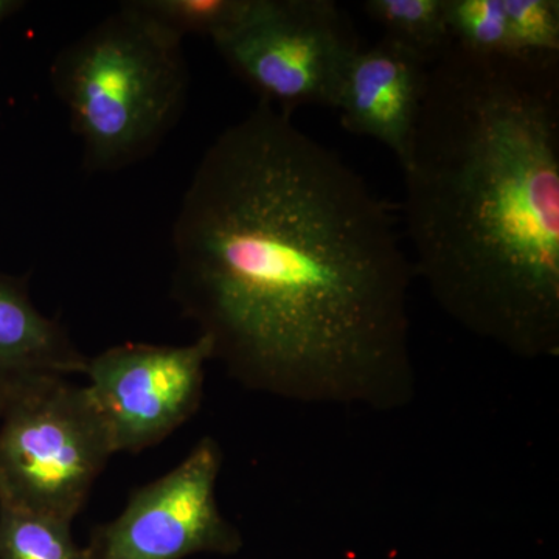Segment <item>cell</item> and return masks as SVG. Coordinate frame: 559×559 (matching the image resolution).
I'll list each match as a JSON object with an SVG mask.
<instances>
[{
	"label": "cell",
	"mask_w": 559,
	"mask_h": 559,
	"mask_svg": "<svg viewBox=\"0 0 559 559\" xmlns=\"http://www.w3.org/2000/svg\"><path fill=\"white\" fill-rule=\"evenodd\" d=\"M290 117L259 103L201 157L173 226L171 297L250 392L404 409L412 261L367 180Z\"/></svg>",
	"instance_id": "cell-1"
},
{
	"label": "cell",
	"mask_w": 559,
	"mask_h": 559,
	"mask_svg": "<svg viewBox=\"0 0 559 559\" xmlns=\"http://www.w3.org/2000/svg\"><path fill=\"white\" fill-rule=\"evenodd\" d=\"M403 168L415 274L462 329L559 355V58L429 62Z\"/></svg>",
	"instance_id": "cell-2"
},
{
	"label": "cell",
	"mask_w": 559,
	"mask_h": 559,
	"mask_svg": "<svg viewBox=\"0 0 559 559\" xmlns=\"http://www.w3.org/2000/svg\"><path fill=\"white\" fill-rule=\"evenodd\" d=\"M182 40L132 0L55 57L51 87L87 171L138 164L176 127L190 81Z\"/></svg>",
	"instance_id": "cell-3"
},
{
	"label": "cell",
	"mask_w": 559,
	"mask_h": 559,
	"mask_svg": "<svg viewBox=\"0 0 559 559\" xmlns=\"http://www.w3.org/2000/svg\"><path fill=\"white\" fill-rule=\"evenodd\" d=\"M112 455L87 385L38 377L0 392V503L72 522Z\"/></svg>",
	"instance_id": "cell-4"
},
{
	"label": "cell",
	"mask_w": 559,
	"mask_h": 559,
	"mask_svg": "<svg viewBox=\"0 0 559 559\" xmlns=\"http://www.w3.org/2000/svg\"><path fill=\"white\" fill-rule=\"evenodd\" d=\"M212 43L259 103L290 116L304 106L336 108L360 50L355 25L333 0H252L245 20Z\"/></svg>",
	"instance_id": "cell-5"
},
{
	"label": "cell",
	"mask_w": 559,
	"mask_h": 559,
	"mask_svg": "<svg viewBox=\"0 0 559 559\" xmlns=\"http://www.w3.org/2000/svg\"><path fill=\"white\" fill-rule=\"evenodd\" d=\"M224 454L204 437L170 473L131 492L123 511L92 532L87 559H183L234 555L240 530L221 513L216 485Z\"/></svg>",
	"instance_id": "cell-6"
},
{
	"label": "cell",
	"mask_w": 559,
	"mask_h": 559,
	"mask_svg": "<svg viewBox=\"0 0 559 559\" xmlns=\"http://www.w3.org/2000/svg\"><path fill=\"white\" fill-rule=\"evenodd\" d=\"M210 360L212 348L202 336L179 347L124 342L87 359V388L108 423L116 454L150 450L193 418L204 400Z\"/></svg>",
	"instance_id": "cell-7"
},
{
	"label": "cell",
	"mask_w": 559,
	"mask_h": 559,
	"mask_svg": "<svg viewBox=\"0 0 559 559\" xmlns=\"http://www.w3.org/2000/svg\"><path fill=\"white\" fill-rule=\"evenodd\" d=\"M429 61L382 35L349 62L336 108L348 132L378 140L400 162L417 124Z\"/></svg>",
	"instance_id": "cell-8"
},
{
	"label": "cell",
	"mask_w": 559,
	"mask_h": 559,
	"mask_svg": "<svg viewBox=\"0 0 559 559\" xmlns=\"http://www.w3.org/2000/svg\"><path fill=\"white\" fill-rule=\"evenodd\" d=\"M68 331L33 305L25 283L0 274V392L38 377L86 371Z\"/></svg>",
	"instance_id": "cell-9"
},
{
	"label": "cell",
	"mask_w": 559,
	"mask_h": 559,
	"mask_svg": "<svg viewBox=\"0 0 559 559\" xmlns=\"http://www.w3.org/2000/svg\"><path fill=\"white\" fill-rule=\"evenodd\" d=\"M362 10L382 27L384 36L429 62L450 46L443 0H366Z\"/></svg>",
	"instance_id": "cell-10"
},
{
	"label": "cell",
	"mask_w": 559,
	"mask_h": 559,
	"mask_svg": "<svg viewBox=\"0 0 559 559\" xmlns=\"http://www.w3.org/2000/svg\"><path fill=\"white\" fill-rule=\"evenodd\" d=\"M72 522L0 503V559H87Z\"/></svg>",
	"instance_id": "cell-11"
},
{
	"label": "cell",
	"mask_w": 559,
	"mask_h": 559,
	"mask_svg": "<svg viewBox=\"0 0 559 559\" xmlns=\"http://www.w3.org/2000/svg\"><path fill=\"white\" fill-rule=\"evenodd\" d=\"M451 43L484 57L513 58L503 0H443Z\"/></svg>",
	"instance_id": "cell-12"
},
{
	"label": "cell",
	"mask_w": 559,
	"mask_h": 559,
	"mask_svg": "<svg viewBox=\"0 0 559 559\" xmlns=\"http://www.w3.org/2000/svg\"><path fill=\"white\" fill-rule=\"evenodd\" d=\"M135 3L179 38L198 35L212 40L237 27L252 7V0H135Z\"/></svg>",
	"instance_id": "cell-13"
},
{
	"label": "cell",
	"mask_w": 559,
	"mask_h": 559,
	"mask_svg": "<svg viewBox=\"0 0 559 559\" xmlns=\"http://www.w3.org/2000/svg\"><path fill=\"white\" fill-rule=\"evenodd\" d=\"M513 58H559L558 0H503Z\"/></svg>",
	"instance_id": "cell-14"
},
{
	"label": "cell",
	"mask_w": 559,
	"mask_h": 559,
	"mask_svg": "<svg viewBox=\"0 0 559 559\" xmlns=\"http://www.w3.org/2000/svg\"><path fill=\"white\" fill-rule=\"evenodd\" d=\"M22 5H24V3L14 2V0H0V24H2L7 17H10L11 14L22 9Z\"/></svg>",
	"instance_id": "cell-15"
}]
</instances>
